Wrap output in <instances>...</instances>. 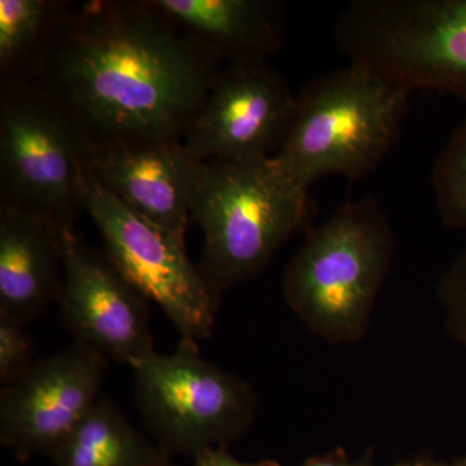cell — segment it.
<instances>
[{
	"label": "cell",
	"instance_id": "obj_14",
	"mask_svg": "<svg viewBox=\"0 0 466 466\" xmlns=\"http://www.w3.org/2000/svg\"><path fill=\"white\" fill-rule=\"evenodd\" d=\"M64 259L60 238L20 211L0 207V315L25 325L60 299Z\"/></svg>",
	"mask_w": 466,
	"mask_h": 466
},
{
	"label": "cell",
	"instance_id": "obj_17",
	"mask_svg": "<svg viewBox=\"0 0 466 466\" xmlns=\"http://www.w3.org/2000/svg\"><path fill=\"white\" fill-rule=\"evenodd\" d=\"M431 187L441 225L466 229V118L435 157Z\"/></svg>",
	"mask_w": 466,
	"mask_h": 466
},
{
	"label": "cell",
	"instance_id": "obj_13",
	"mask_svg": "<svg viewBox=\"0 0 466 466\" xmlns=\"http://www.w3.org/2000/svg\"><path fill=\"white\" fill-rule=\"evenodd\" d=\"M219 66L266 60L284 45V5L272 0H146Z\"/></svg>",
	"mask_w": 466,
	"mask_h": 466
},
{
	"label": "cell",
	"instance_id": "obj_2",
	"mask_svg": "<svg viewBox=\"0 0 466 466\" xmlns=\"http://www.w3.org/2000/svg\"><path fill=\"white\" fill-rule=\"evenodd\" d=\"M390 218L373 196L348 201L305 240L284 271L290 311L309 332L334 346L366 339L394 259Z\"/></svg>",
	"mask_w": 466,
	"mask_h": 466
},
{
	"label": "cell",
	"instance_id": "obj_7",
	"mask_svg": "<svg viewBox=\"0 0 466 466\" xmlns=\"http://www.w3.org/2000/svg\"><path fill=\"white\" fill-rule=\"evenodd\" d=\"M351 54L410 94L466 101V0H366L352 24Z\"/></svg>",
	"mask_w": 466,
	"mask_h": 466
},
{
	"label": "cell",
	"instance_id": "obj_16",
	"mask_svg": "<svg viewBox=\"0 0 466 466\" xmlns=\"http://www.w3.org/2000/svg\"><path fill=\"white\" fill-rule=\"evenodd\" d=\"M73 5L56 0H0V76L32 81Z\"/></svg>",
	"mask_w": 466,
	"mask_h": 466
},
{
	"label": "cell",
	"instance_id": "obj_6",
	"mask_svg": "<svg viewBox=\"0 0 466 466\" xmlns=\"http://www.w3.org/2000/svg\"><path fill=\"white\" fill-rule=\"evenodd\" d=\"M131 370L144 424L168 456L228 446L256 421L253 386L207 360L195 339L182 337L171 354L155 351Z\"/></svg>",
	"mask_w": 466,
	"mask_h": 466
},
{
	"label": "cell",
	"instance_id": "obj_12",
	"mask_svg": "<svg viewBox=\"0 0 466 466\" xmlns=\"http://www.w3.org/2000/svg\"><path fill=\"white\" fill-rule=\"evenodd\" d=\"M200 164L182 139L88 147L85 161L88 175L110 195L184 238Z\"/></svg>",
	"mask_w": 466,
	"mask_h": 466
},
{
	"label": "cell",
	"instance_id": "obj_20",
	"mask_svg": "<svg viewBox=\"0 0 466 466\" xmlns=\"http://www.w3.org/2000/svg\"><path fill=\"white\" fill-rule=\"evenodd\" d=\"M193 466H281L276 460H259V461L247 462L236 459L228 451V446L216 447L198 453L193 458Z\"/></svg>",
	"mask_w": 466,
	"mask_h": 466
},
{
	"label": "cell",
	"instance_id": "obj_18",
	"mask_svg": "<svg viewBox=\"0 0 466 466\" xmlns=\"http://www.w3.org/2000/svg\"><path fill=\"white\" fill-rule=\"evenodd\" d=\"M444 329L466 354V248L444 269L437 283Z\"/></svg>",
	"mask_w": 466,
	"mask_h": 466
},
{
	"label": "cell",
	"instance_id": "obj_9",
	"mask_svg": "<svg viewBox=\"0 0 466 466\" xmlns=\"http://www.w3.org/2000/svg\"><path fill=\"white\" fill-rule=\"evenodd\" d=\"M294 106L296 95L269 61L226 64L218 69L182 142L200 162L274 157Z\"/></svg>",
	"mask_w": 466,
	"mask_h": 466
},
{
	"label": "cell",
	"instance_id": "obj_5",
	"mask_svg": "<svg viewBox=\"0 0 466 466\" xmlns=\"http://www.w3.org/2000/svg\"><path fill=\"white\" fill-rule=\"evenodd\" d=\"M88 144L63 106L32 81L0 90V207L39 220L58 236L85 211Z\"/></svg>",
	"mask_w": 466,
	"mask_h": 466
},
{
	"label": "cell",
	"instance_id": "obj_19",
	"mask_svg": "<svg viewBox=\"0 0 466 466\" xmlns=\"http://www.w3.org/2000/svg\"><path fill=\"white\" fill-rule=\"evenodd\" d=\"M24 325L0 315V383L18 381L34 366V345Z\"/></svg>",
	"mask_w": 466,
	"mask_h": 466
},
{
	"label": "cell",
	"instance_id": "obj_3",
	"mask_svg": "<svg viewBox=\"0 0 466 466\" xmlns=\"http://www.w3.org/2000/svg\"><path fill=\"white\" fill-rule=\"evenodd\" d=\"M410 96L351 63L319 76L296 95L287 137L272 158L305 189L325 175L361 179L400 142Z\"/></svg>",
	"mask_w": 466,
	"mask_h": 466
},
{
	"label": "cell",
	"instance_id": "obj_4",
	"mask_svg": "<svg viewBox=\"0 0 466 466\" xmlns=\"http://www.w3.org/2000/svg\"><path fill=\"white\" fill-rule=\"evenodd\" d=\"M191 217L204 233L198 268L223 293L260 274L312 217L309 189L274 158L201 162Z\"/></svg>",
	"mask_w": 466,
	"mask_h": 466
},
{
	"label": "cell",
	"instance_id": "obj_21",
	"mask_svg": "<svg viewBox=\"0 0 466 466\" xmlns=\"http://www.w3.org/2000/svg\"><path fill=\"white\" fill-rule=\"evenodd\" d=\"M302 466H382L377 464L373 451H368L360 459H352L343 449H334L324 455L309 459ZM392 466V465H389Z\"/></svg>",
	"mask_w": 466,
	"mask_h": 466
},
{
	"label": "cell",
	"instance_id": "obj_10",
	"mask_svg": "<svg viewBox=\"0 0 466 466\" xmlns=\"http://www.w3.org/2000/svg\"><path fill=\"white\" fill-rule=\"evenodd\" d=\"M58 238L64 284L57 306L76 342L130 368L148 358L155 352L148 299L78 233Z\"/></svg>",
	"mask_w": 466,
	"mask_h": 466
},
{
	"label": "cell",
	"instance_id": "obj_22",
	"mask_svg": "<svg viewBox=\"0 0 466 466\" xmlns=\"http://www.w3.org/2000/svg\"><path fill=\"white\" fill-rule=\"evenodd\" d=\"M392 466H466V455L459 456L449 460H440L431 458V456H420L403 460Z\"/></svg>",
	"mask_w": 466,
	"mask_h": 466
},
{
	"label": "cell",
	"instance_id": "obj_8",
	"mask_svg": "<svg viewBox=\"0 0 466 466\" xmlns=\"http://www.w3.org/2000/svg\"><path fill=\"white\" fill-rule=\"evenodd\" d=\"M84 200L103 238L104 254L116 271L164 309L184 339H208L220 294L189 259L184 236L135 213L87 171Z\"/></svg>",
	"mask_w": 466,
	"mask_h": 466
},
{
	"label": "cell",
	"instance_id": "obj_1",
	"mask_svg": "<svg viewBox=\"0 0 466 466\" xmlns=\"http://www.w3.org/2000/svg\"><path fill=\"white\" fill-rule=\"evenodd\" d=\"M216 63L146 0L73 5L32 79L88 147L182 139Z\"/></svg>",
	"mask_w": 466,
	"mask_h": 466
},
{
	"label": "cell",
	"instance_id": "obj_11",
	"mask_svg": "<svg viewBox=\"0 0 466 466\" xmlns=\"http://www.w3.org/2000/svg\"><path fill=\"white\" fill-rule=\"evenodd\" d=\"M106 359L81 343L34 363L0 394V441L21 460L47 455L99 401Z\"/></svg>",
	"mask_w": 466,
	"mask_h": 466
},
{
	"label": "cell",
	"instance_id": "obj_15",
	"mask_svg": "<svg viewBox=\"0 0 466 466\" xmlns=\"http://www.w3.org/2000/svg\"><path fill=\"white\" fill-rule=\"evenodd\" d=\"M54 466H159L168 455L147 440L108 397H101L51 455Z\"/></svg>",
	"mask_w": 466,
	"mask_h": 466
},
{
	"label": "cell",
	"instance_id": "obj_23",
	"mask_svg": "<svg viewBox=\"0 0 466 466\" xmlns=\"http://www.w3.org/2000/svg\"><path fill=\"white\" fill-rule=\"evenodd\" d=\"M159 466H173V465H171L170 462H167V464L159 465Z\"/></svg>",
	"mask_w": 466,
	"mask_h": 466
}]
</instances>
